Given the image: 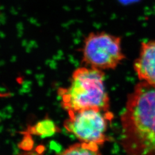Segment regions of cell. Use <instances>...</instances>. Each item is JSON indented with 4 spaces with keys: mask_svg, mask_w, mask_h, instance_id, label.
I'll list each match as a JSON object with an SVG mask.
<instances>
[{
    "mask_svg": "<svg viewBox=\"0 0 155 155\" xmlns=\"http://www.w3.org/2000/svg\"><path fill=\"white\" fill-rule=\"evenodd\" d=\"M121 144L130 155H155V86L140 81L121 115Z\"/></svg>",
    "mask_w": 155,
    "mask_h": 155,
    "instance_id": "obj_1",
    "label": "cell"
},
{
    "mask_svg": "<svg viewBox=\"0 0 155 155\" xmlns=\"http://www.w3.org/2000/svg\"><path fill=\"white\" fill-rule=\"evenodd\" d=\"M59 92L61 106L68 111L89 108L109 110L110 99L102 70L89 67L78 68L72 74L69 87Z\"/></svg>",
    "mask_w": 155,
    "mask_h": 155,
    "instance_id": "obj_2",
    "label": "cell"
},
{
    "mask_svg": "<svg viewBox=\"0 0 155 155\" xmlns=\"http://www.w3.org/2000/svg\"><path fill=\"white\" fill-rule=\"evenodd\" d=\"M82 51L84 63L102 71L116 68L125 58L121 38L104 31L89 33L84 40Z\"/></svg>",
    "mask_w": 155,
    "mask_h": 155,
    "instance_id": "obj_3",
    "label": "cell"
},
{
    "mask_svg": "<svg viewBox=\"0 0 155 155\" xmlns=\"http://www.w3.org/2000/svg\"><path fill=\"white\" fill-rule=\"evenodd\" d=\"M68 114L64 127L80 141L101 145L108 140L106 133L113 118V114L109 110L89 108L68 111Z\"/></svg>",
    "mask_w": 155,
    "mask_h": 155,
    "instance_id": "obj_4",
    "label": "cell"
},
{
    "mask_svg": "<svg viewBox=\"0 0 155 155\" xmlns=\"http://www.w3.org/2000/svg\"><path fill=\"white\" fill-rule=\"evenodd\" d=\"M134 70L140 81L155 86V40L141 43Z\"/></svg>",
    "mask_w": 155,
    "mask_h": 155,
    "instance_id": "obj_5",
    "label": "cell"
},
{
    "mask_svg": "<svg viewBox=\"0 0 155 155\" xmlns=\"http://www.w3.org/2000/svg\"><path fill=\"white\" fill-rule=\"evenodd\" d=\"M100 145L94 143L81 141L64 150L63 155H99Z\"/></svg>",
    "mask_w": 155,
    "mask_h": 155,
    "instance_id": "obj_6",
    "label": "cell"
},
{
    "mask_svg": "<svg viewBox=\"0 0 155 155\" xmlns=\"http://www.w3.org/2000/svg\"><path fill=\"white\" fill-rule=\"evenodd\" d=\"M30 129L31 132L40 136L42 137L51 136L56 132V127L55 124L49 119L38 122Z\"/></svg>",
    "mask_w": 155,
    "mask_h": 155,
    "instance_id": "obj_7",
    "label": "cell"
}]
</instances>
